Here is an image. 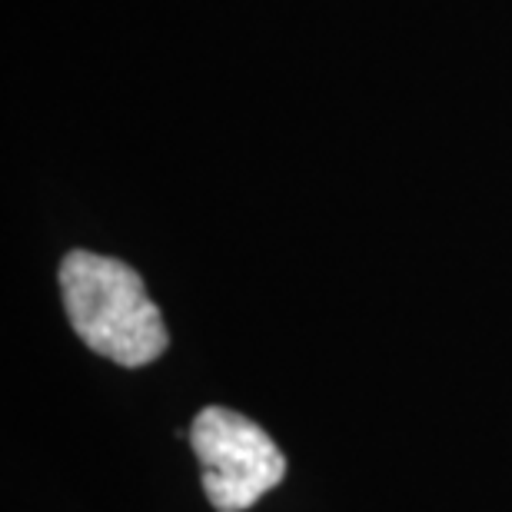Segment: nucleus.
I'll return each instance as SVG.
<instances>
[{
  "label": "nucleus",
  "instance_id": "nucleus-2",
  "mask_svg": "<svg viewBox=\"0 0 512 512\" xmlns=\"http://www.w3.org/2000/svg\"><path fill=\"white\" fill-rule=\"evenodd\" d=\"M190 446L203 466V493L217 512L250 509L286 476V456L266 429L227 406L193 416Z\"/></svg>",
  "mask_w": 512,
  "mask_h": 512
},
{
  "label": "nucleus",
  "instance_id": "nucleus-1",
  "mask_svg": "<svg viewBox=\"0 0 512 512\" xmlns=\"http://www.w3.org/2000/svg\"><path fill=\"white\" fill-rule=\"evenodd\" d=\"M60 293L74 333L90 350L127 370L167 350V326L140 273L114 256L74 250L60 263Z\"/></svg>",
  "mask_w": 512,
  "mask_h": 512
}]
</instances>
